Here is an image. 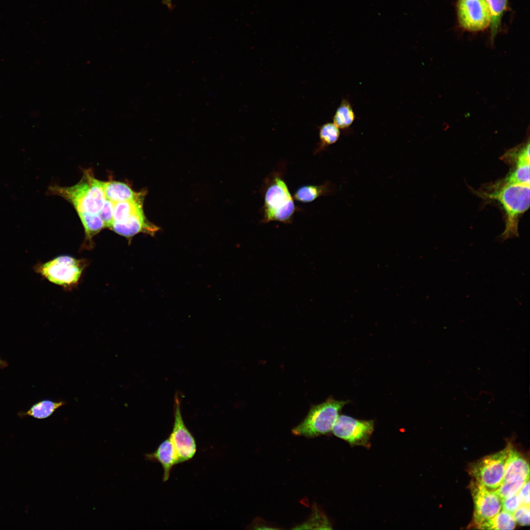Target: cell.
I'll use <instances>...</instances> for the list:
<instances>
[{"label":"cell","instance_id":"1","mask_svg":"<svg viewBox=\"0 0 530 530\" xmlns=\"http://www.w3.org/2000/svg\"><path fill=\"white\" fill-rule=\"evenodd\" d=\"M496 186L492 191L482 192L480 195L498 201L504 211L505 227L502 239L518 237L519 217L530 207V185L499 184Z\"/></svg>","mask_w":530,"mask_h":530},{"label":"cell","instance_id":"2","mask_svg":"<svg viewBox=\"0 0 530 530\" xmlns=\"http://www.w3.org/2000/svg\"><path fill=\"white\" fill-rule=\"evenodd\" d=\"M104 183L96 179L90 170H86L78 184L68 187L53 185L48 190L51 194L69 201L77 212L98 213L106 199Z\"/></svg>","mask_w":530,"mask_h":530},{"label":"cell","instance_id":"3","mask_svg":"<svg viewBox=\"0 0 530 530\" xmlns=\"http://www.w3.org/2000/svg\"><path fill=\"white\" fill-rule=\"evenodd\" d=\"M348 402L331 397L312 406L305 419L292 430L296 436L315 437L332 431L333 424L344 406Z\"/></svg>","mask_w":530,"mask_h":530},{"label":"cell","instance_id":"4","mask_svg":"<svg viewBox=\"0 0 530 530\" xmlns=\"http://www.w3.org/2000/svg\"><path fill=\"white\" fill-rule=\"evenodd\" d=\"M263 222H290L295 211L293 199L281 177L276 176L265 194Z\"/></svg>","mask_w":530,"mask_h":530},{"label":"cell","instance_id":"5","mask_svg":"<svg viewBox=\"0 0 530 530\" xmlns=\"http://www.w3.org/2000/svg\"><path fill=\"white\" fill-rule=\"evenodd\" d=\"M86 266L85 260L63 255L40 265L37 270L50 282L71 288L78 284Z\"/></svg>","mask_w":530,"mask_h":530},{"label":"cell","instance_id":"6","mask_svg":"<svg viewBox=\"0 0 530 530\" xmlns=\"http://www.w3.org/2000/svg\"><path fill=\"white\" fill-rule=\"evenodd\" d=\"M509 446L495 453L485 456L472 463L469 473L474 480L495 490L502 482Z\"/></svg>","mask_w":530,"mask_h":530},{"label":"cell","instance_id":"7","mask_svg":"<svg viewBox=\"0 0 530 530\" xmlns=\"http://www.w3.org/2000/svg\"><path fill=\"white\" fill-rule=\"evenodd\" d=\"M457 13L459 24L471 32L487 28L491 21V12L486 0H458Z\"/></svg>","mask_w":530,"mask_h":530},{"label":"cell","instance_id":"8","mask_svg":"<svg viewBox=\"0 0 530 530\" xmlns=\"http://www.w3.org/2000/svg\"><path fill=\"white\" fill-rule=\"evenodd\" d=\"M372 420H359L345 415H339L332 432L352 446H366L373 431Z\"/></svg>","mask_w":530,"mask_h":530},{"label":"cell","instance_id":"9","mask_svg":"<svg viewBox=\"0 0 530 530\" xmlns=\"http://www.w3.org/2000/svg\"><path fill=\"white\" fill-rule=\"evenodd\" d=\"M174 422L170 439L179 458V463L189 461L197 451L195 439L186 426L181 413L180 399L177 394L174 398Z\"/></svg>","mask_w":530,"mask_h":530},{"label":"cell","instance_id":"10","mask_svg":"<svg viewBox=\"0 0 530 530\" xmlns=\"http://www.w3.org/2000/svg\"><path fill=\"white\" fill-rule=\"evenodd\" d=\"M470 487L474 506L472 525L477 528L501 510V499L494 490L487 488L474 480L472 481Z\"/></svg>","mask_w":530,"mask_h":530},{"label":"cell","instance_id":"11","mask_svg":"<svg viewBox=\"0 0 530 530\" xmlns=\"http://www.w3.org/2000/svg\"><path fill=\"white\" fill-rule=\"evenodd\" d=\"M110 229L127 238L129 243L132 238L139 233L154 236L160 230L159 227L147 219L143 211L134 214L125 220L113 221Z\"/></svg>","mask_w":530,"mask_h":530},{"label":"cell","instance_id":"12","mask_svg":"<svg viewBox=\"0 0 530 530\" xmlns=\"http://www.w3.org/2000/svg\"><path fill=\"white\" fill-rule=\"evenodd\" d=\"M145 457L146 460L160 463L163 471V482L169 479L172 468L179 464L178 457L169 437L162 441L154 452L146 454Z\"/></svg>","mask_w":530,"mask_h":530},{"label":"cell","instance_id":"13","mask_svg":"<svg viewBox=\"0 0 530 530\" xmlns=\"http://www.w3.org/2000/svg\"><path fill=\"white\" fill-rule=\"evenodd\" d=\"M104 191L106 198L113 203L145 198L146 193L145 190L136 192L128 184L116 181L105 182Z\"/></svg>","mask_w":530,"mask_h":530},{"label":"cell","instance_id":"14","mask_svg":"<svg viewBox=\"0 0 530 530\" xmlns=\"http://www.w3.org/2000/svg\"><path fill=\"white\" fill-rule=\"evenodd\" d=\"M512 157H515V167L500 184L530 185V157L524 152L516 153Z\"/></svg>","mask_w":530,"mask_h":530},{"label":"cell","instance_id":"15","mask_svg":"<svg viewBox=\"0 0 530 530\" xmlns=\"http://www.w3.org/2000/svg\"><path fill=\"white\" fill-rule=\"evenodd\" d=\"M516 476H521L526 479L529 478V464L519 452L514 450L511 446H509L505 463L503 480Z\"/></svg>","mask_w":530,"mask_h":530},{"label":"cell","instance_id":"16","mask_svg":"<svg viewBox=\"0 0 530 530\" xmlns=\"http://www.w3.org/2000/svg\"><path fill=\"white\" fill-rule=\"evenodd\" d=\"M356 118L351 103L347 98H343L333 116V123L344 133H349Z\"/></svg>","mask_w":530,"mask_h":530},{"label":"cell","instance_id":"17","mask_svg":"<svg viewBox=\"0 0 530 530\" xmlns=\"http://www.w3.org/2000/svg\"><path fill=\"white\" fill-rule=\"evenodd\" d=\"M85 231L83 247L90 248L93 244L92 239L103 228L104 223L98 213L77 212Z\"/></svg>","mask_w":530,"mask_h":530},{"label":"cell","instance_id":"18","mask_svg":"<svg viewBox=\"0 0 530 530\" xmlns=\"http://www.w3.org/2000/svg\"><path fill=\"white\" fill-rule=\"evenodd\" d=\"M333 190L331 184L328 182L318 186H303L296 190L294 198L301 202H311L320 196L330 194L333 192Z\"/></svg>","mask_w":530,"mask_h":530},{"label":"cell","instance_id":"19","mask_svg":"<svg viewBox=\"0 0 530 530\" xmlns=\"http://www.w3.org/2000/svg\"><path fill=\"white\" fill-rule=\"evenodd\" d=\"M319 142L316 149V153L325 150L330 145L335 144L339 139L341 132L333 122H327L318 127Z\"/></svg>","mask_w":530,"mask_h":530},{"label":"cell","instance_id":"20","mask_svg":"<svg viewBox=\"0 0 530 530\" xmlns=\"http://www.w3.org/2000/svg\"><path fill=\"white\" fill-rule=\"evenodd\" d=\"M144 198L136 200H129L114 203L113 221H121L131 215L143 211Z\"/></svg>","mask_w":530,"mask_h":530},{"label":"cell","instance_id":"21","mask_svg":"<svg viewBox=\"0 0 530 530\" xmlns=\"http://www.w3.org/2000/svg\"><path fill=\"white\" fill-rule=\"evenodd\" d=\"M65 404L66 402L64 401H54L49 399L42 400L33 405L22 415L31 416L38 419H46Z\"/></svg>","mask_w":530,"mask_h":530},{"label":"cell","instance_id":"22","mask_svg":"<svg viewBox=\"0 0 530 530\" xmlns=\"http://www.w3.org/2000/svg\"><path fill=\"white\" fill-rule=\"evenodd\" d=\"M516 522L513 514L502 510L492 518L479 525L477 528L481 530H513Z\"/></svg>","mask_w":530,"mask_h":530},{"label":"cell","instance_id":"23","mask_svg":"<svg viewBox=\"0 0 530 530\" xmlns=\"http://www.w3.org/2000/svg\"><path fill=\"white\" fill-rule=\"evenodd\" d=\"M491 12V21L490 25L491 39L493 40L499 31L503 16L506 10L507 0H486Z\"/></svg>","mask_w":530,"mask_h":530},{"label":"cell","instance_id":"24","mask_svg":"<svg viewBox=\"0 0 530 530\" xmlns=\"http://www.w3.org/2000/svg\"><path fill=\"white\" fill-rule=\"evenodd\" d=\"M529 478L516 476L504 480L495 492L502 500L516 494Z\"/></svg>","mask_w":530,"mask_h":530},{"label":"cell","instance_id":"25","mask_svg":"<svg viewBox=\"0 0 530 530\" xmlns=\"http://www.w3.org/2000/svg\"><path fill=\"white\" fill-rule=\"evenodd\" d=\"M299 527L300 528L297 529H329L331 528L330 525L324 515L315 508L313 510L310 519Z\"/></svg>","mask_w":530,"mask_h":530},{"label":"cell","instance_id":"26","mask_svg":"<svg viewBox=\"0 0 530 530\" xmlns=\"http://www.w3.org/2000/svg\"><path fill=\"white\" fill-rule=\"evenodd\" d=\"M114 203L106 199L103 207L98 212L102 219L105 228L110 229L113 221V211Z\"/></svg>","mask_w":530,"mask_h":530},{"label":"cell","instance_id":"27","mask_svg":"<svg viewBox=\"0 0 530 530\" xmlns=\"http://www.w3.org/2000/svg\"><path fill=\"white\" fill-rule=\"evenodd\" d=\"M530 505L522 504L513 513V518L516 523L521 526L530 525Z\"/></svg>","mask_w":530,"mask_h":530},{"label":"cell","instance_id":"28","mask_svg":"<svg viewBox=\"0 0 530 530\" xmlns=\"http://www.w3.org/2000/svg\"><path fill=\"white\" fill-rule=\"evenodd\" d=\"M501 503L502 509L512 514L522 504L520 499L517 494L502 500Z\"/></svg>","mask_w":530,"mask_h":530},{"label":"cell","instance_id":"29","mask_svg":"<svg viewBox=\"0 0 530 530\" xmlns=\"http://www.w3.org/2000/svg\"><path fill=\"white\" fill-rule=\"evenodd\" d=\"M522 504L530 505V481L528 479L517 493Z\"/></svg>","mask_w":530,"mask_h":530},{"label":"cell","instance_id":"30","mask_svg":"<svg viewBox=\"0 0 530 530\" xmlns=\"http://www.w3.org/2000/svg\"><path fill=\"white\" fill-rule=\"evenodd\" d=\"M162 2L168 8L171 9L172 8V0H162Z\"/></svg>","mask_w":530,"mask_h":530},{"label":"cell","instance_id":"31","mask_svg":"<svg viewBox=\"0 0 530 530\" xmlns=\"http://www.w3.org/2000/svg\"><path fill=\"white\" fill-rule=\"evenodd\" d=\"M6 365H7V364H6V362H5L4 361H3V360H1L0 359V366L4 367V366H6Z\"/></svg>","mask_w":530,"mask_h":530}]
</instances>
